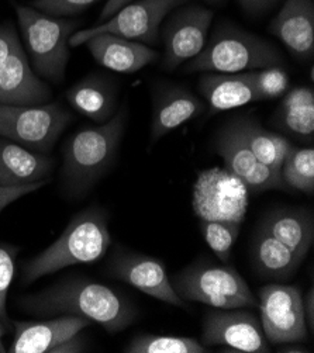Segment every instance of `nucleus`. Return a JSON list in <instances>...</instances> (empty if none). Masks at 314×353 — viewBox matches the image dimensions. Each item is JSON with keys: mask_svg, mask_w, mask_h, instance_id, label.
Wrapping results in <instances>:
<instances>
[{"mask_svg": "<svg viewBox=\"0 0 314 353\" xmlns=\"http://www.w3.org/2000/svg\"><path fill=\"white\" fill-rule=\"evenodd\" d=\"M20 308L36 316L78 315L117 334L138 316L137 307L120 292L89 279H63L40 292L27 294Z\"/></svg>", "mask_w": 314, "mask_h": 353, "instance_id": "nucleus-1", "label": "nucleus"}, {"mask_svg": "<svg viewBox=\"0 0 314 353\" xmlns=\"http://www.w3.org/2000/svg\"><path fill=\"white\" fill-rule=\"evenodd\" d=\"M112 243L109 216L101 207L78 213L50 246L23 266V283L30 285L65 268L88 265L106 255Z\"/></svg>", "mask_w": 314, "mask_h": 353, "instance_id": "nucleus-2", "label": "nucleus"}, {"mask_svg": "<svg viewBox=\"0 0 314 353\" xmlns=\"http://www.w3.org/2000/svg\"><path fill=\"white\" fill-rule=\"evenodd\" d=\"M127 124V105L96 127H86L68 138L63 147V182L71 194L90 190L113 166Z\"/></svg>", "mask_w": 314, "mask_h": 353, "instance_id": "nucleus-3", "label": "nucleus"}, {"mask_svg": "<svg viewBox=\"0 0 314 353\" xmlns=\"http://www.w3.org/2000/svg\"><path fill=\"white\" fill-rule=\"evenodd\" d=\"M282 63L281 51L268 40L235 26L220 24L185 68L188 72L241 74Z\"/></svg>", "mask_w": 314, "mask_h": 353, "instance_id": "nucleus-4", "label": "nucleus"}, {"mask_svg": "<svg viewBox=\"0 0 314 353\" xmlns=\"http://www.w3.org/2000/svg\"><path fill=\"white\" fill-rule=\"evenodd\" d=\"M170 283L186 303H202L220 310L258 307L247 281L227 263L196 261L173 274Z\"/></svg>", "mask_w": 314, "mask_h": 353, "instance_id": "nucleus-5", "label": "nucleus"}, {"mask_svg": "<svg viewBox=\"0 0 314 353\" xmlns=\"http://www.w3.org/2000/svg\"><path fill=\"white\" fill-rule=\"evenodd\" d=\"M16 13L32 70L43 79L61 83L69 61V39L79 23L46 14L31 6L17 5Z\"/></svg>", "mask_w": 314, "mask_h": 353, "instance_id": "nucleus-6", "label": "nucleus"}, {"mask_svg": "<svg viewBox=\"0 0 314 353\" xmlns=\"http://www.w3.org/2000/svg\"><path fill=\"white\" fill-rule=\"evenodd\" d=\"M72 117L57 103H0V137L31 151L50 152Z\"/></svg>", "mask_w": 314, "mask_h": 353, "instance_id": "nucleus-7", "label": "nucleus"}, {"mask_svg": "<svg viewBox=\"0 0 314 353\" xmlns=\"http://www.w3.org/2000/svg\"><path fill=\"white\" fill-rule=\"evenodd\" d=\"M188 0H138L123 6L110 19L93 27L75 31L69 39V47H81L97 34L110 32L119 37L155 44L164 19Z\"/></svg>", "mask_w": 314, "mask_h": 353, "instance_id": "nucleus-8", "label": "nucleus"}, {"mask_svg": "<svg viewBox=\"0 0 314 353\" xmlns=\"http://www.w3.org/2000/svg\"><path fill=\"white\" fill-rule=\"evenodd\" d=\"M248 189L226 168L199 172L193 185L192 207L199 220L241 224L248 210Z\"/></svg>", "mask_w": 314, "mask_h": 353, "instance_id": "nucleus-9", "label": "nucleus"}, {"mask_svg": "<svg viewBox=\"0 0 314 353\" xmlns=\"http://www.w3.org/2000/svg\"><path fill=\"white\" fill-rule=\"evenodd\" d=\"M261 325L268 343L284 345L307 339L300 290L289 285H266L258 290Z\"/></svg>", "mask_w": 314, "mask_h": 353, "instance_id": "nucleus-10", "label": "nucleus"}, {"mask_svg": "<svg viewBox=\"0 0 314 353\" xmlns=\"http://www.w3.org/2000/svg\"><path fill=\"white\" fill-rule=\"evenodd\" d=\"M202 341L204 346H226L230 352L266 353L269 343L261 321L244 308L207 311L203 319Z\"/></svg>", "mask_w": 314, "mask_h": 353, "instance_id": "nucleus-11", "label": "nucleus"}, {"mask_svg": "<svg viewBox=\"0 0 314 353\" xmlns=\"http://www.w3.org/2000/svg\"><path fill=\"white\" fill-rule=\"evenodd\" d=\"M215 13L202 6L175 9L164 26V68L175 70L197 57L207 43Z\"/></svg>", "mask_w": 314, "mask_h": 353, "instance_id": "nucleus-12", "label": "nucleus"}, {"mask_svg": "<svg viewBox=\"0 0 314 353\" xmlns=\"http://www.w3.org/2000/svg\"><path fill=\"white\" fill-rule=\"evenodd\" d=\"M108 269L112 277L124 281L144 294L170 305L186 308V301L173 289L162 261L117 246Z\"/></svg>", "mask_w": 314, "mask_h": 353, "instance_id": "nucleus-13", "label": "nucleus"}, {"mask_svg": "<svg viewBox=\"0 0 314 353\" xmlns=\"http://www.w3.org/2000/svg\"><path fill=\"white\" fill-rule=\"evenodd\" d=\"M213 147L215 152L223 159L224 168L235 174L248 192L286 189L279 169L261 163L238 135L231 121L216 134Z\"/></svg>", "mask_w": 314, "mask_h": 353, "instance_id": "nucleus-14", "label": "nucleus"}, {"mask_svg": "<svg viewBox=\"0 0 314 353\" xmlns=\"http://www.w3.org/2000/svg\"><path fill=\"white\" fill-rule=\"evenodd\" d=\"M10 353H50L52 347L90 325L78 315H57L44 321H14Z\"/></svg>", "mask_w": 314, "mask_h": 353, "instance_id": "nucleus-15", "label": "nucleus"}, {"mask_svg": "<svg viewBox=\"0 0 314 353\" xmlns=\"http://www.w3.org/2000/svg\"><path fill=\"white\" fill-rule=\"evenodd\" d=\"M271 32L289 52L310 61L314 57V2L313 0H286L271 23Z\"/></svg>", "mask_w": 314, "mask_h": 353, "instance_id": "nucleus-16", "label": "nucleus"}, {"mask_svg": "<svg viewBox=\"0 0 314 353\" xmlns=\"http://www.w3.org/2000/svg\"><path fill=\"white\" fill-rule=\"evenodd\" d=\"M84 46L99 65L119 74H135L158 59L151 47L110 32L97 34Z\"/></svg>", "mask_w": 314, "mask_h": 353, "instance_id": "nucleus-17", "label": "nucleus"}, {"mask_svg": "<svg viewBox=\"0 0 314 353\" xmlns=\"http://www.w3.org/2000/svg\"><path fill=\"white\" fill-rule=\"evenodd\" d=\"M199 90L208 105L210 116L259 101L253 82V70L241 74L203 72L199 79Z\"/></svg>", "mask_w": 314, "mask_h": 353, "instance_id": "nucleus-18", "label": "nucleus"}, {"mask_svg": "<svg viewBox=\"0 0 314 353\" xmlns=\"http://www.w3.org/2000/svg\"><path fill=\"white\" fill-rule=\"evenodd\" d=\"M204 110V101L185 88L170 86L159 90L154 97L150 131L151 143H157L170 131L199 117Z\"/></svg>", "mask_w": 314, "mask_h": 353, "instance_id": "nucleus-19", "label": "nucleus"}, {"mask_svg": "<svg viewBox=\"0 0 314 353\" xmlns=\"http://www.w3.org/2000/svg\"><path fill=\"white\" fill-rule=\"evenodd\" d=\"M257 228L281 241L303 261L314 242V217L307 208L281 207L271 210Z\"/></svg>", "mask_w": 314, "mask_h": 353, "instance_id": "nucleus-20", "label": "nucleus"}, {"mask_svg": "<svg viewBox=\"0 0 314 353\" xmlns=\"http://www.w3.org/2000/svg\"><path fill=\"white\" fill-rule=\"evenodd\" d=\"M52 166L54 162L47 155L0 137V186H26L46 181Z\"/></svg>", "mask_w": 314, "mask_h": 353, "instance_id": "nucleus-21", "label": "nucleus"}, {"mask_svg": "<svg viewBox=\"0 0 314 353\" xmlns=\"http://www.w3.org/2000/svg\"><path fill=\"white\" fill-rule=\"evenodd\" d=\"M66 99L78 113L99 124L106 123L117 112V89L103 77L81 79L68 89Z\"/></svg>", "mask_w": 314, "mask_h": 353, "instance_id": "nucleus-22", "label": "nucleus"}, {"mask_svg": "<svg viewBox=\"0 0 314 353\" xmlns=\"http://www.w3.org/2000/svg\"><path fill=\"white\" fill-rule=\"evenodd\" d=\"M273 124L284 132L303 141L314 137V92L297 86L288 90L273 114Z\"/></svg>", "mask_w": 314, "mask_h": 353, "instance_id": "nucleus-23", "label": "nucleus"}, {"mask_svg": "<svg viewBox=\"0 0 314 353\" xmlns=\"http://www.w3.org/2000/svg\"><path fill=\"white\" fill-rule=\"evenodd\" d=\"M253 258L257 273L275 280L291 279L303 262L286 245L258 228L253 242Z\"/></svg>", "mask_w": 314, "mask_h": 353, "instance_id": "nucleus-24", "label": "nucleus"}, {"mask_svg": "<svg viewBox=\"0 0 314 353\" xmlns=\"http://www.w3.org/2000/svg\"><path fill=\"white\" fill-rule=\"evenodd\" d=\"M231 123L261 163L273 169H281L286 155L293 147L286 137L265 130L255 119L242 117Z\"/></svg>", "mask_w": 314, "mask_h": 353, "instance_id": "nucleus-25", "label": "nucleus"}, {"mask_svg": "<svg viewBox=\"0 0 314 353\" xmlns=\"http://www.w3.org/2000/svg\"><path fill=\"white\" fill-rule=\"evenodd\" d=\"M281 178L286 188L306 194L314 193V150L292 147L281 169Z\"/></svg>", "mask_w": 314, "mask_h": 353, "instance_id": "nucleus-26", "label": "nucleus"}, {"mask_svg": "<svg viewBox=\"0 0 314 353\" xmlns=\"http://www.w3.org/2000/svg\"><path fill=\"white\" fill-rule=\"evenodd\" d=\"M126 353H206L207 349L190 336L143 334L133 338L124 347Z\"/></svg>", "mask_w": 314, "mask_h": 353, "instance_id": "nucleus-27", "label": "nucleus"}, {"mask_svg": "<svg viewBox=\"0 0 314 353\" xmlns=\"http://www.w3.org/2000/svg\"><path fill=\"white\" fill-rule=\"evenodd\" d=\"M200 230L208 248L213 251L222 263L230 261L233 245L241 231V224L228 221H203L200 220Z\"/></svg>", "mask_w": 314, "mask_h": 353, "instance_id": "nucleus-28", "label": "nucleus"}, {"mask_svg": "<svg viewBox=\"0 0 314 353\" xmlns=\"http://www.w3.org/2000/svg\"><path fill=\"white\" fill-rule=\"evenodd\" d=\"M253 82L259 100L282 97L289 90V77L281 65L253 70Z\"/></svg>", "mask_w": 314, "mask_h": 353, "instance_id": "nucleus-29", "label": "nucleus"}, {"mask_svg": "<svg viewBox=\"0 0 314 353\" xmlns=\"http://www.w3.org/2000/svg\"><path fill=\"white\" fill-rule=\"evenodd\" d=\"M17 254V246L0 243V323L6 328L13 324L8 314V294L16 273Z\"/></svg>", "mask_w": 314, "mask_h": 353, "instance_id": "nucleus-30", "label": "nucleus"}, {"mask_svg": "<svg viewBox=\"0 0 314 353\" xmlns=\"http://www.w3.org/2000/svg\"><path fill=\"white\" fill-rule=\"evenodd\" d=\"M97 0H32L31 8L54 17L79 14Z\"/></svg>", "mask_w": 314, "mask_h": 353, "instance_id": "nucleus-31", "label": "nucleus"}, {"mask_svg": "<svg viewBox=\"0 0 314 353\" xmlns=\"http://www.w3.org/2000/svg\"><path fill=\"white\" fill-rule=\"evenodd\" d=\"M21 48L23 46L16 30L10 24H0V68L5 65L10 55Z\"/></svg>", "mask_w": 314, "mask_h": 353, "instance_id": "nucleus-32", "label": "nucleus"}, {"mask_svg": "<svg viewBox=\"0 0 314 353\" xmlns=\"http://www.w3.org/2000/svg\"><path fill=\"white\" fill-rule=\"evenodd\" d=\"M48 182L46 181H40L37 183H31V185H26V186H0V213L10 205L12 203H14L16 200L31 194L34 192H37L39 189H41L43 186H46Z\"/></svg>", "mask_w": 314, "mask_h": 353, "instance_id": "nucleus-33", "label": "nucleus"}, {"mask_svg": "<svg viewBox=\"0 0 314 353\" xmlns=\"http://www.w3.org/2000/svg\"><path fill=\"white\" fill-rule=\"evenodd\" d=\"M86 349H88V341L81 331L72 336H69L63 342L58 343L55 347L51 349L50 353H81V352H86Z\"/></svg>", "mask_w": 314, "mask_h": 353, "instance_id": "nucleus-34", "label": "nucleus"}, {"mask_svg": "<svg viewBox=\"0 0 314 353\" xmlns=\"http://www.w3.org/2000/svg\"><path fill=\"white\" fill-rule=\"evenodd\" d=\"M133 0H106V5L103 6L100 17H99V23L110 19L113 14H116V12H119L123 6L128 5Z\"/></svg>", "mask_w": 314, "mask_h": 353, "instance_id": "nucleus-35", "label": "nucleus"}, {"mask_svg": "<svg viewBox=\"0 0 314 353\" xmlns=\"http://www.w3.org/2000/svg\"><path fill=\"white\" fill-rule=\"evenodd\" d=\"M303 308H304L307 330L313 331V327H314V292H313V288L306 294V299H303Z\"/></svg>", "mask_w": 314, "mask_h": 353, "instance_id": "nucleus-36", "label": "nucleus"}, {"mask_svg": "<svg viewBox=\"0 0 314 353\" xmlns=\"http://www.w3.org/2000/svg\"><path fill=\"white\" fill-rule=\"evenodd\" d=\"M238 2L247 12H254L261 8V0H238Z\"/></svg>", "mask_w": 314, "mask_h": 353, "instance_id": "nucleus-37", "label": "nucleus"}, {"mask_svg": "<svg viewBox=\"0 0 314 353\" xmlns=\"http://www.w3.org/2000/svg\"><path fill=\"white\" fill-rule=\"evenodd\" d=\"M204 2H207V3H210V5H217V6H220V5H223L226 0H204Z\"/></svg>", "mask_w": 314, "mask_h": 353, "instance_id": "nucleus-38", "label": "nucleus"}, {"mask_svg": "<svg viewBox=\"0 0 314 353\" xmlns=\"http://www.w3.org/2000/svg\"><path fill=\"white\" fill-rule=\"evenodd\" d=\"M6 327L2 324V323H0V339H2L3 336H5V334H6Z\"/></svg>", "mask_w": 314, "mask_h": 353, "instance_id": "nucleus-39", "label": "nucleus"}, {"mask_svg": "<svg viewBox=\"0 0 314 353\" xmlns=\"http://www.w3.org/2000/svg\"><path fill=\"white\" fill-rule=\"evenodd\" d=\"M275 2H277V0H261V6L271 5V3H275Z\"/></svg>", "mask_w": 314, "mask_h": 353, "instance_id": "nucleus-40", "label": "nucleus"}, {"mask_svg": "<svg viewBox=\"0 0 314 353\" xmlns=\"http://www.w3.org/2000/svg\"><path fill=\"white\" fill-rule=\"evenodd\" d=\"M5 352H6V349H5L3 343H2V341H0V353H5Z\"/></svg>", "mask_w": 314, "mask_h": 353, "instance_id": "nucleus-41", "label": "nucleus"}]
</instances>
